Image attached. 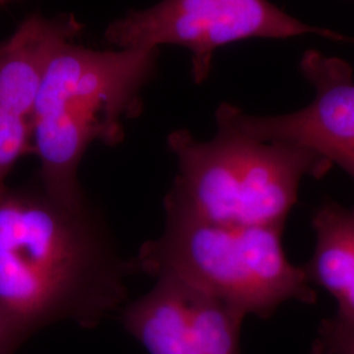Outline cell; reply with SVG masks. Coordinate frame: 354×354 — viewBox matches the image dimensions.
<instances>
[{"label":"cell","mask_w":354,"mask_h":354,"mask_svg":"<svg viewBox=\"0 0 354 354\" xmlns=\"http://www.w3.org/2000/svg\"><path fill=\"white\" fill-rule=\"evenodd\" d=\"M134 273L88 200L64 205L41 187L0 196V322L15 351L58 322L99 326L122 310Z\"/></svg>","instance_id":"6da1fadb"},{"label":"cell","mask_w":354,"mask_h":354,"mask_svg":"<svg viewBox=\"0 0 354 354\" xmlns=\"http://www.w3.org/2000/svg\"><path fill=\"white\" fill-rule=\"evenodd\" d=\"M158 55V49L93 50L70 42L53 58L30 115L39 187L51 198L64 205L87 200L80 162L92 143L124 140V121L140 113Z\"/></svg>","instance_id":"7a4b0ae2"},{"label":"cell","mask_w":354,"mask_h":354,"mask_svg":"<svg viewBox=\"0 0 354 354\" xmlns=\"http://www.w3.org/2000/svg\"><path fill=\"white\" fill-rule=\"evenodd\" d=\"M215 121L216 134L206 142L185 129L168 136L178 174L165 207L221 225L283 226L304 177L320 178L332 167L297 145L253 136L234 105H219Z\"/></svg>","instance_id":"3957f363"},{"label":"cell","mask_w":354,"mask_h":354,"mask_svg":"<svg viewBox=\"0 0 354 354\" xmlns=\"http://www.w3.org/2000/svg\"><path fill=\"white\" fill-rule=\"evenodd\" d=\"M282 228L221 225L165 207L162 235L142 244L131 263L136 273L174 277L244 317H268L290 299H317L306 268L285 256Z\"/></svg>","instance_id":"277c9868"},{"label":"cell","mask_w":354,"mask_h":354,"mask_svg":"<svg viewBox=\"0 0 354 354\" xmlns=\"http://www.w3.org/2000/svg\"><path fill=\"white\" fill-rule=\"evenodd\" d=\"M317 33L269 0H162L146 10L129 11L105 30L108 44L120 49H158L178 45L192 54V76L200 84L210 74L214 51L248 38H289Z\"/></svg>","instance_id":"5b68a950"},{"label":"cell","mask_w":354,"mask_h":354,"mask_svg":"<svg viewBox=\"0 0 354 354\" xmlns=\"http://www.w3.org/2000/svg\"><path fill=\"white\" fill-rule=\"evenodd\" d=\"M243 319L169 276L158 277L151 290L121 310L124 327L150 354H241Z\"/></svg>","instance_id":"8992f818"},{"label":"cell","mask_w":354,"mask_h":354,"mask_svg":"<svg viewBox=\"0 0 354 354\" xmlns=\"http://www.w3.org/2000/svg\"><path fill=\"white\" fill-rule=\"evenodd\" d=\"M304 75L315 86L311 104L283 115H252L235 106L241 127L266 140L292 143L342 167L354 180L353 71L345 61L307 51Z\"/></svg>","instance_id":"52a82bcc"},{"label":"cell","mask_w":354,"mask_h":354,"mask_svg":"<svg viewBox=\"0 0 354 354\" xmlns=\"http://www.w3.org/2000/svg\"><path fill=\"white\" fill-rule=\"evenodd\" d=\"M83 30L74 15L28 16L0 42V108L30 121L38 89L53 58Z\"/></svg>","instance_id":"ba28073f"},{"label":"cell","mask_w":354,"mask_h":354,"mask_svg":"<svg viewBox=\"0 0 354 354\" xmlns=\"http://www.w3.org/2000/svg\"><path fill=\"white\" fill-rule=\"evenodd\" d=\"M317 245L306 268L310 281L335 298L337 317L354 326V210L322 203L313 215Z\"/></svg>","instance_id":"9c48e42d"},{"label":"cell","mask_w":354,"mask_h":354,"mask_svg":"<svg viewBox=\"0 0 354 354\" xmlns=\"http://www.w3.org/2000/svg\"><path fill=\"white\" fill-rule=\"evenodd\" d=\"M33 151L30 121L0 108V196L17 160Z\"/></svg>","instance_id":"30bf717a"},{"label":"cell","mask_w":354,"mask_h":354,"mask_svg":"<svg viewBox=\"0 0 354 354\" xmlns=\"http://www.w3.org/2000/svg\"><path fill=\"white\" fill-rule=\"evenodd\" d=\"M314 354H354V326L336 317L323 322Z\"/></svg>","instance_id":"8fae6325"},{"label":"cell","mask_w":354,"mask_h":354,"mask_svg":"<svg viewBox=\"0 0 354 354\" xmlns=\"http://www.w3.org/2000/svg\"><path fill=\"white\" fill-rule=\"evenodd\" d=\"M16 351L13 349L12 345L10 344V340L7 337L6 329L3 327L0 322V354H15Z\"/></svg>","instance_id":"7c38bea8"},{"label":"cell","mask_w":354,"mask_h":354,"mask_svg":"<svg viewBox=\"0 0 354 354\" xmlns=\"http://www.w3.org/2000/svg\"><path fill=\"white\" fill-rule=\"evenodd\" d=\"M15 1H20V0H0V10H3L4 7H7L8 4L15 3Z\"/></svg>","instance_id":"4fadbf2b"}]
</instances>
